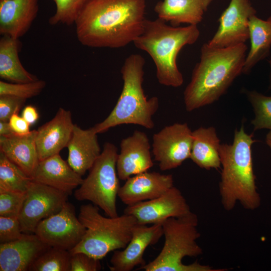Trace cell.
<instances>
[{
    "label": "cell",
    "instance_id": "obj_4",
    "mask_svg": "<svg viewBox=\"0 0 271 271\" xmlns=\"http://www.w3.org/2000/svg\"><path fill=\"white\" fill-rule=\"evenodd\" d=\"M200 34L197 26L176 27L167 25L158 18L146 19L141 34L133 43L152 58L160 84L178 87L184 79L177 64V56L184 46L194 44Z\"/></svg>",
    "mask_w": 271,
    "mask_h": 271
},
{
    "label": "cell",
    "instance_id": "obj_14",
    "mask_svg": "<svg viewBox=\"0 0 271 271\" xmlns=\"http://www.w3.org/2000/svg\"><path fill=\"white\" fill-rule=\"evenodd\" d=\"M163 236L162 223L150 226L137 223L132 229L130 241L122 250H115L109 268L111 271H130L136 266L146 264L144 258L145 250L158 242Z\"/></svg>",
    "mask_w": 271,
    "mask_h": 271
},
{
    "label": "cell",
    "instance_id": "obj_18",
    "mask_svg": "<svg viewBox=\"0 0 271 271\" xmlns=\"http://www.w3.org/2000/svg\"><path fill=\"white\" fill-rule=\"evenodd\" d=\"M50 246L34 233L0 244L1 271L29 270L36 259Z\"/></svg>",
    "mask_w": 271,
    "mask_h": 271
},
{
    "label": "cell",
    "instance_id": "obj_20",
    "mask_svg": "<svg viewBox=\"0 0 271 271\" xmlns=\"http://www.w3.org/2000/svg\"><path fill=\"white\" fill-rule=\"evenodd\" d=\"M32 179L69 195L83 181L82 176L76 173L59 154L40 161Z\"/></svg>",
    "mask_w": 271,
    "mask_h": 271
},
{
    "label": "cell",
    "instance_id": "obj_21",
    "mask_svg": "<svg viewBox=\"0 0 271 271\" xmlns=\"http://www.w3.org/2000/svg\"><path fill=\"white\" fill-rule=\"evenodd\" d=\"M93 127L83 129L75 124L67 145V162L78 174L82 176L89 170L101 152Z\"/></svg>",
    "mask_w": 271,
    "mask_h": 271
},
{
    "label": "cell",
    "instance_id": "obj_15",
    "mask_svg": "<svg viewBox=\"0 0 271 271\" xmlns=\"http://www.w3.org/2000/svg\"><path fill=\"white\" fill-rule=\"evenodd\" d=\"M153 165L149 139L145 132L136 130L122 140L116 160L120 180L126 181L131 176L148 171Z\"/></svg>",
    "mask_w": 271,
    "mask_h": 271
},
{
    "label": "cell",
    "instance_id": "obj_3",
    "mask_svg": "<svg viewBox=\"0 0 271 271\" xmlns=\"http://www.w3.org/2000/svg\"><path fill=\"white\" fill-rule=\"evenodd\" d=\"M255 142L242 125L235 130L232 144H221L222 170L219 191L222 206L226 211L233 210L238 202L248 210H253L260 204L251 152Z\"/></svg>",
    "mask_w": 271,
    "mask_h": 271
},
{
    "label": "cell",
    "instance_id": "obj_37",
    "mask_svg": "<svg viewBox=\"0 0 271 271\" xmlns=\"http://www.w3.org/2000/svg\"><path fill=\"white\" fill-rule=\"evenodd\" d=\"M22 116L31 125L36 122L39 119V114L35 107L28 105L23 109Z\"/></svg>",
    "mask_w": 271,
    "mask_h": 271
},
{
    "label": "cell",
    "instance_id": "obj_28",
    "mask_svg": "<svg viewBox=\"0 0 271 271\" xmlns=\"http://www.w3.org/2000/svg\"><path fill=\"white\" fill-rule=\"evenodd\" d=\"M71 254L69 250L49 247L34 261L31 271H70Z\"/></svg>",
    "mask_w": 271,
    "mask_h": 271
},
{
    "label": "cell",
    "instance_id": "obj_7",
    "mask_svg": "<svg viewBox=\"0 0 271 271\" xmlns=\"http://www.w3.org/2000/svg\"><path fill=\"white\" fill-rule=\"evenodd\" d=\"M99 208L92 204L80 207L78 218L86 228L79 243L71 254L84 252L101 259L112 251L123 249L130 240L136 218L124 214L115 217H104Z\"/></svg>",
    "mask_w": 271,
    "mask_h": 271
},
{
    "label": "cell",
    "instance_id": "obj_16",
    "mask_svg": "<svg viewBox=\"0 0 271 271\" xmlns=\"http://www.w3.org/2000/svg\"><path fill=\"white\" fill-rule=\"evenodd\" d=\"M71 113L60 107L55 116L37 130L36 146L39 161L59 154L67 147L74 124Z\"/></svg>",
    "mask_w": 271,
    "mask_h": 271
},
{
    "label": "cell",
    "instance_id": "obj_6",
    "mask_svg": "<svg viewBox=\"0 0 271 271\" xmlns=\"http://www.w3.org/2000/svg\"><path fill=\"white\" fill-rule=\"evenodd\" d=\"M198 217L191 212L180 217H171L162 223L164 246L158 255L139 269L146 271H225L227 268H214L197 261L189 264L183 263L187 256L197 257L203 249L197 242L200 237L197 226Z\"/></svg>",
    "mask_w": 271,
    "mask_h": 271
},
{
    "label": "cell",
    "instance_id": "obj_11",
    "mask_svg": "<svg viewBox=\"0 0 271 271\" xmlns=\"http://www.w3.org/2000/svg\"><path fill=\"white\" fill-rule=\"evenodd\" d=\"M153 139V154L162 171L176 168L190 157L193 136L186 123L165 126Z\"/></svg>",
    "mask_w": 271,
    "mask_h": 271
},
{
    "label": "cell",
    "instance_id": "obj_33",
    "mask_svg": "<svg viewBox=\"0 0 271 271\" xmlns=\"http://www.w3.org/2000/svg\"><path fill=\"white\" fill-rule=\"evenodd\" d=\"M18 217L0 216V242H11L20 238L23 235Z\"/></svg>",
    "mask_w": 271,
    "mask_h": 271
},
{
    "label": "cell",
    "instance_id": "obj_19",
    "mask_svg": "<svg viewBox=\"0 0 271 271\" xmlns=\"http://www.w3.org/2000/svg\"><path fill=\"white\" fill-rule=\"evenodd\" d=\"M38 11V0H0L1 35L17 39L23 36Z\"/></svg>",
    "mask_w": 271,
    "mask_h": 271
},
{
    "label": "cell",
    "instance_id": "obj_36",
    "mask_svg": "<svg viewBox=\"0 0 271 271\" xmlns=\"http://www.w3.org/2000/svg\"><path fill=\"white\" fill-rule=\"evenodd\" d=\"M11 128L16 134L25 135L29 133L30 124L18 113L13 114L9 120Z\"/></svg>",
    "mask_w": 271,
    "mask_h": 271
},
{
    "label": "cell",
    "instance_id": "obj_39",
    "mask_svg": "<svg viewBox=\"0 0 271 271\" xmlns=\"http://www.w3.org/2000/svg\"><path fill=\"white\" fill-rule=\"evenodd\" d=\"M265 142L267 146L271 149V130H269L266 135Z\"/></svg>",
    "mask_w": 271,
    "mask_h": 271
},
{
    "label": "cell",
    "instance_id": "obj_17",
    "mask_svg": "<svg viewBox=\"0 0 271 271\" xmlns=\"http://www.w3.org/2000/svg\"><path fill=\"white\" fill-rule=\"evenodd\" d=\"M173 176L146 171L128 178L120 187L118 197L127 206L159 197L174 186Z\"/></svg>",
    "mask_w": 271,
    "mask_h": 271
},
{
    "label": "cell",
    "instance_id": "obj_10",
    "mask_svg": "<svg viewBox=\"0 0 271 271\" xmlns=\"http://www.w3.org/2000/svg\"><path fill=\"white\" fill-rule=\"evenodd\" d=\"M85 231L74 206L67 201L58 213L42 220L34 233L50 247L70 251L81 241Z\"/></svg>",
    "mask_w": 271,
    "mask_h": 271
},
{
    "label": "cell",
    "instance_id": "obj_5",
    "mask_svg": "<svg viewBox=\"0 0 271 271\" xmlns=\"http://www.w3.org/2000/svg\"><path fill=\"white\" fill-rule=\"evenodd\" d=\"M145 60L139 54H132L124 60L121 69L123 87L116 105L108 116L93 128L98 134L114 126L134 124L152 129L153 116L159 107L158 98L148 99L143 87Z\"/></svg>",
    "mask_w": 271,
    "mask_h": 271
},
{
    "label": "cell",
    "instance_id": "obj_27",
    "mask_svg": "<svg viewBox=\"0 0 271 271\" xmlns=\"http://www.w3.org/2000/svg\"><path fill=\"white\" fill-rule=\"evenodd\" d=\"M32 178L0 152V189L26 192Z\"/></svg>",
    "mask_w": 271,
    "mask_h": 271
},
{
    "label": "cell",
    "instance_id": "obj_9",
    "mask_svg": "<svg viewBox=\"0 0 271 271\" xmlns=\"http://www.w3.org/2000/svg\"><path fill=\"white\" fill-rule=\"evenodd\" d=\"M69 195L50 186L31 181L19 215L24 233H34L43 220L58 213L68 201Z\"/></svg>",
    "mask_w": 271,
    "mask_h": 271
},
{
    "label": "cell",
    "instance_id": "obj_1",
    "mask_svg": "<svg viewBox=\"0 0 271 271\" xmlns=\"http://www.w3.org/2000/svg\"><path fill=\"white\" fill-rule=\"evenodd\" d=\"M146 0H90L75 23L78 40L91 48H119L141 34Z\"/></svg>",
    "mask_w": 271,
    "mask_h": 271
},
{
    "label": "cell",
    "instance_id": "obj_31",
    "mask_svg": "<svg viewBox=\"0 0 271 271\" xmlns=\"http://www.w3.org/2000/svg\"><path fill=\"white\" fill-rule=\"evenodd\" d=\"M46 83L37 80L28 83H13L0 81V95H9L27 99L39 95Z\"/></svg>",
    "mask_w": 271,
    "mask_h": 271
},
{
    "label": "cell",
    "instance_id": "obj_25",
    "mask_svg": "<svg viewBox=\"0 0 271 271\" xmlns=\"http://www.w3.org/2000/svg\"><path fill=\"white\" fill-rule=\"evenodd\" d=\"M22 45L19 39L2 36L0 39V77L13 83H28L38 80L22 64L19 53Z\"/></svg>",
    "mask_w": 271,
    "mask_h": 271
},
{
    "label": "cell",
    "instance_id": "obj_8",
    "mask_svg": "<svg viewBox=\"0 0 271 271\" xmlns=\"http://www.w3.org/2000/svg\"><path fill=\"white\" fill-rule=\"evenodd\" d=\"M117 149L106 143L87 177L74 192L78 201H89L104 211L108 217L118 215L116 197L120 187L116 170Z\"/></svg>",
    "mask_w": 271,
    "mask_h": 271
},
{
    "label": "cell",
    "instance_id": "obj_30",
    "mask_svg": "<svg viewBox=\"0 0 271 271\" xmlns=\"http://www.w3.org/2000/svg\"><path fill=\"white\" fill-rule=\"evenodd\" d=\"M56 5L55 14L49 18L51 25L75 24L79 14L90 0H52Z\"/></svg>",
    "mask_w": 271,
    "mask_h": 271
},
{
    "label": "cell",
    "instance_id": "obj_12",
    "mask_svg": "<svg viewBox=\"0 0 271 271\" xmlns=\"http://www.w3.org/2000/svg\"><path fill=\"white\" fill-rule=\"evenodd\" d=\"M256 13L249 0H231L218 19L217 31L207 45L223 48L245 43L249 39L250 19Z\"/></svg>",
    "mask_w": 271,
    "mask_h": 271
},
{
    "label": "cell",
    "instance_id": "obj_22",
    "mask_svg": "<svg viewBox=\"0 0 271 271\" xmlns=\"http://www.w3.org/2000/svg\"><path fill=\"white\" fill-rule=\"evenodd\" d=\"M37 130L25 135L0 136V152L32 178L40 161L36 143Z\"/></svg>",
    "mask_w": 271,
    "mask_h": 271
},
{
    "label": "cell",
    "instance_id": "obj_32",
    "mask_svg": "<svg viewBox=\"0 0 271 271\" xmlns=\"http://www.w3.org/2000/svg\"><path fill=\"white\" fill-rule=\"evenodd\" d=\"M26 197V191L0 189V216L19 217Z\"/></svg>",
    "mask_w": 271,
    "mask_h": 271
},
{
    "label": "cell",
    "instance_id": "obj_26",
    "mask_svg": "<svg viewBox=\"0 0 271 271\" xmlns=\"http://www.w3.org/2000/svg\"><path fill=\"white\" fill-rule=\"evenodd\" d=\"M250 47L245 58L242 73L248 74L259 61L269 55L271 47V16L264 20L256 15L249 22Z\"/></svg>",
    "mask_w": 271,
    "mask_h": 271
},
{
    "label": "cell",
    "instance_id": "obj_35",
    "mask_svg": "<svg viewBox=\"0 0 271 271\" xmlns=\"http://www.w3.org/2000/svg\"><path fill=\"white\" fill-rule=\"evenodd\" d=\"M26 99L9 95H0V121H9L24 106Z\"/></svg>",
    "mask_w": 271,
    "mask_h": 271
},
{
    "label": "cell",
    "instance_id": "obj_13",
    "mask_svg": "<svg viewBox=\"0 0 271 271\" xmlns=\"http://www.w3.org/2000/svg\"><path fill=\"white\" fill-rule=\"evenodd\" d=\"M192 211L180 190L173 186L153 199L127 206L124 213L134 216L139 224L162 223L171 217H180Z\"/></svg>",
    "mask_w": 271,
    "mask_h": 271
},
{
    "label": "cell",
    "instance_id": "obj_40",
    "mask_svg": "<svg viewBox=\"0 0 271 271\" xmlns=\"http://www.w3.org/2000/svg\"><path fill=\"white\" fill-rule=\"evenodd\" d=\"M268 62L269 65V67H270V72H269V88L270 89H271V60H268Z\"/></svg>",
    "mask_w": 271,
    "mask_h": 271
},
{
    "label": "cell",
    "instance_id": "obj_34",
    "mask_svg": "<svg viewBox=\"0 0 271 271\" xmlns=\"http://www.w3.org/2000/svg\"><path fill=\"white\" fill-rule=\"evenodd\" d=\"M100 259L83 252L71 254L70 271H98L101 268Z\"/></svg>",
    "mask_w": 271,
    "mask_h": 271
},
{
    "label": "cell",
    "instance_id": "obj_24",
    "mask_svg": "<svg viewBox=\"0 0 271 271\" xmlns=\"http://www.w3.org/2000/svg\"><path fill=\"white\" fill-rule=\"evenodd\" d=\"M193 142L190 159L199 167L207 170L221 166V146L215 128L200 127L192 131Z\"/></svg>",
    "mask_w": 271,
    "mask_h": 271
},
{
    "label": "cell",
    "instance_id": "obj_23",
    "mask_svg": "<svg viewBox=\"0 0 271 271\" xmlns=\"http://www.w3.org/2000/svg\"><path fill=\"white\" fill-rule=\"evenodd\" d=\"M213 0H162L154 7L158 18L173 26H197Z\"/></svg>",
    "mask_w": 271,
    "mask_h": 271
},
{
    "label": "cell",
    "instance_id": "obj_38",
    "mask_svg": "<svg viewBox=\"0 0 271 271\" xmlns=\"http://www.w3.org/2000/svg\"><path fill=\"white\" fill-rule=\"evenodd\" d=\"M15 134L9 121H0V136L9 137Z\"/></svg>",
    "mask_w": 271,
    "mask_h": 271
},
{
    "label": "cell",
    "instance_id": "obj_2",
    "mask_svg": "<svg viewBox=\"0 0 271 271\" xmlns=\"http://www.w3.org/2000/svg\"><path fill=\"white\" fill-rule=\"evenodd\" d=\"M247 50L245 43L223 48H211L206 43L202 46L200 60L184 92L188 111L212 104L226 92L242 73Z\"/></svg>",
    "mask_w": 271,
    "mask_h": 271
},
{
    "label": "cell",
    "instance_id": "obj_29",
    "mask_svg": "<svg viewBox=\"0 0 271 271\" xmlns=\"http://www.w3.org/2000/svg\"><path fill=\"white\" fill-rule=\"evenodd\" d=\"M245 92L255 114L251 121L254 130H271V96H265L255 90H246Z\"/></svg>",
    "mask_w": 271,
    "mask_h": 271
}]
</instances>
